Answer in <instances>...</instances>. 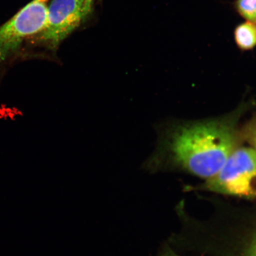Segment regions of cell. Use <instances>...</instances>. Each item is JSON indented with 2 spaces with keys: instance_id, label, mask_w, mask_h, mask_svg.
Masks as SVG:
<instances>
[{
  "instance_id": "6da1fadb",
  "label": "cell",
  "mask_w": 256,
  "mask_h": 256,
  "mask_svg": "<svg viewBox=\"0 0 256 256\" xmlns=\"http://www.w3.org/2000/svg\"><path fill=\"white\" fill-rule=\"evenodd\" d=\"M246 106L222 118L174 124L163 134L160 148L182 168L210 179L238 147V124Z\"/></svg>"
},
{
  "instance_id": "5b68a950",
  "label": "cell",
  "mask_w": 256,
  "mask_h": 256,
  "mask_svg": "<svg viewBox=\"0 0 256 256\" xmlns=\"http://www.w3.org/2000/svg\"><path fill=\"white\" fill-rule=\"evenodd\" d=\"M234 40L240 50H252L256 47V24L246 21L236 26Z\"/></svg>"
},
{
  "instance_id": "30bf717a",
  "label": "cell",
  "mask_w": 256,
  "mask_h": 256,
  "mask_svg": "<svg viewBox=\"0 0 256 256\" xmlns=\"http://www.w3.org/2000/svg\"><path fill=\"white\" fill-rule=\"evenodd\" d=\"M2 49L1 47H0V57H1L2 56Z\"/></svg>"
},
{
  "instance_id": "8992f818",
  "label": "cell",
  "mask_w": 256,
  "mask_h": 256,
  "mask_svg": "<svg viewBox=\"0 0 256 256\" xmlns=\"http://www.w3.org/2000/svg\"><path fill=\"white\" fill-rule=\"evenodd\" d=\"M232 6L240 17L256 24V0H234Z\"/></svg>"
},
{
  "instance_id": "52a82bcc",
  "label": "cell",
  "mask_w": 256,
  "mask_h": 256,
  "mask_svg": "<svg viewBox=\"0 0 256 256\" xmlns=\"http://www.w3.org/2000/svg\"><path fill=\"white\" fill-rule=\"evenodd\" d=\"M242 137L246 138L256 150V116L244 128Z\"/></svg>"
},
{
  "instance_id": "9c48e42d",
  "label": "cell",
  "mask_w": 256,
  "mask_h": 256,
  "mask_svg": "<svg viewBox=\"0 0 256 256\" xmlns=\"http://www.w3.org/2000/svg\"><path fill=\"white\" fill-rule=\"evenodd\" d=\"M161 256H176L175 254H163Z\"/></svg>"
},
{
  "instance_id": "3957f363",
  "label": "cell",
  "mask_w": 256,
  "mask_h": 256,
  "mask_svg": "<svg viewBox=\"0 0 256 256\" xmlns=\"http://www.w3.org/2000/svg\"><path fill=\"white\" fill-rule=\"evenodd\" d=\"M96 0H52L48 6L46 28L40 39L51 49L59 44L84 23L94 12Z\"/></svg>"
},
{
  "instance_id": "277c9868",
  "label": "cell",
  "mask_w": 256,
  "mask_h": 256,
  "mask_svg": "<svg viewBox=\"0 0 256 256\" xmlns=\"http://www.w3.org/2000/svg\"><path fill=\"white\" fill-rule=\"evenodd\" d=\"M48 0H33L0 27V47L4 52L14 50L25 38L40 34L46 28Z\"/></svg>"
},
{
  "instance_id": "7a4b0ae2",
  "label": "cell",
  "mask_w": 256,
  "mask_h": 256,
  "mask_svg": "<svg viewBox=\"0 0 256 256\" xmlns=\"http://www.w3.org/2000/svg\"><path fill=\"white\" fill-rule=\"evenodd\" d=\"M206 186L217 193L256 198V150L252 147L236 148Z\"/></svg>"
},
{
  "instance_id": "ba28073f",
  "label": "cell",
  "mask_w": 256,
  "mask_h": 256,
  "mask_svg": "<svg viewBox=\"0 0 256 256\" xmlns=\"http://www.w3.org/2000/svg\"><path fill=\"white\" fill-rule=\"evenodd\" d=\"M245 256H256V248L248 246L247 252H246Z\"/></svg>"
}]
</instances>
